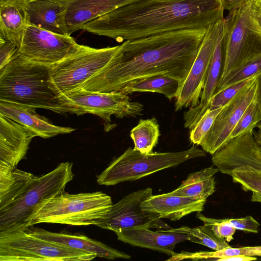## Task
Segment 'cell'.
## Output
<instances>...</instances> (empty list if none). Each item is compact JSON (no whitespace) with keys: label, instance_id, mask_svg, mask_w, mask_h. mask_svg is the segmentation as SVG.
<instances>
[{"label":"cell","instance_id":"obj_1","mask_svg":"<svg viewBox=\"0 0 261 261\" xmlns=\"http://www.w3.org/2000/svg\"><path fill=\"white\" fill-rule=\"evenodd\" d=\"M206 30H174L125 41L109 63L81 87L118 91L130 81L158 75L172 77L181 87Z\"/></svg>","mask_w":261,"mask_h":261},{"label":"cell","instance_id":"obj_2","mask_svg":"<svg viewBox=\"0 0 261 261\" xmlns=\"http://www.w3.org/2000/svg\"><path fill=\"white\" fill-rule=\"evenodd\" d=\"M220 0H135L82 29L118 42L183 29L207 28L223 18Z\"/></svg>","mask_w":261,"mask_h":261},{"label":"cell","instance_id":"obj_3","mask_svg":"<svg viewBox=\"0 0 261 261\" xmlns=\"http://www.w3.org/2000/svg\"><path fill=\"white\" fill-rule=\"evenodd\" d=\"M72 166L63 162L40 176L16 169L12 183L0 192V231L28 227L40 205L65 192L74 177Z\"/></svg>","mask_w":261,"mask_h":261},{"label":"cell","instance_id":"obj_4","mask_svg":"<svg viewBox=\"0 0 261 261\" xmlns=\"http://www.w3.org/2000/svg\"><path fill=\"white\" fill-rule=\"evenodd\" d=\"M53 65L31 60L18 53L0 70V101L60 114L71 113L69 103L53 82Z\"/></svg>","mask_w":261,"mask_h":261},{"label":"cell","instance_id":"obj_5","mask_svg":"<svg viewBox=\"0 0 261 261\" xmlns=\"http://www.w3.org/2000/svg\"><path fill=\"white\" fill-rule=\"evenodd\" d=\"M113 204L111 197L102 192L76 194L65 192L40 205L29 226L40 223L96 226Z\"/></svg>","mask_w":261,"mask_h":261},{"label":"cell","instance_id":"obj_6","mask_svg":"<svg viewBox=\"0 0 261 261\" xmlns=\"http://www.w3.org/2000/svg\"><path fill=\"white\" fill-rule=\"evenodd\" d=\"M205 156L203 149L194 145L178 152L149 153H143L129 147L110 163L98 176L97 182L100 185L113 186L136 180L188 160Z\"/></svg>","mask_w":261,"mask_h":261},{"label":"cell","instance_id":"obj_7","mask_svg":"<svg viewBox=\"0 0 261 261\" xmlns=\"http://www.w3.org/2000/svg\"><path fill=\"white\" fill-rule=\"evenodd\" d=\"M96 257L36 238L23 229L0 231V261H86Z\"/></svg>","mask_w":261,"mask_h":261},{"label":"cell","instance_id":"obj_8","mask_svg":"<svg viewBox=\"0 0 261 261\" xmlns=\"http://www.w3.org/2000/svg\"><path fill=\"white\" fill-rule=\"evenodd\" d=\"M254 1L230 12L225 18L223 64L219 82L261 51V37L254 31L251 19Z\"/></svg>","mask_w":261,"mask_h":261},{"label":"cell","instance_id":"obj_9","mask_svg":"<svg viewBox=\"0 0 261 261\" xmlns=\"http://www.w3.org/2000/svg\"><path fill=\"white\" fill-rule=\"evenodd\" d=\"M120 47L95 48L82 45L76 53L53 65L54 84L62 94L81 87L109 63Z\"/></svg>","mask_w":261,"mask_h":261},{"label":"cell","instance_id":"obj_10","mask_svg":"<svg viewBox=\"0 0 261 261\" xmlns=\"http://www.w3.org/2000/svg\"><path fill=\"white\" fill-rule=\"evenodd\" d=\"M63 95L71 108V113L95 115L106 123L111 121L113 115L121 119L136 117L143 111L142 104L132 101L128 95L120 91L101 92L79 87Z\"/></svg>","mask_w":261,"mask_h":261},{"label":"cell","instance_id":"obj_11","mask_svg":"<svg viewBox=\"0 0 261 261\" xmlns=\"http://www.w3.org/2000/svg\"><path fill=\"white\" fill-rule=\"evenodd\" d=\"M152 195V190L147 188L133 192L113 204L107 215L96 225L115 233L123 230L147 228L169 230L171 228L160 220L158 214L144 211L143 201Z\"/></svg>","mask_w":261,"mask_h":261},{"label":"cell","instance_id":"obj_12","mask_svg":"<svg viewBox=\"0 0 261 261\" xmlns=\"http://www.w3.org/2000/svg\"><path fill=\"white\" fill-rule=\"evenodd\" d=\"M81 46L70 35L58 34L29 24L18 53L31 60L55 65L76 53Z\"/></svg>","mask_w":261,"mask_h":261},{"label":"cell","instance_id":"obj_13","mask_svg":"<svg viewBox=\"0 0 261 261\" xmlns=\"http://www.w3.org/2000/svg\"><path fill=\"white\" fill-rule=\"evenodd\" d=\"M224 20L223 18L207 28L197 55L175 98V111L199 103L213 50Z\"/></svg>","mask_w":261,"mask_h":261},{"label":"cell","instance_id":"obj_14","mask_svg":"<svg viewBox=\"0 0 261 261\" xmlns=\"http://www.w3.org/2000/svg\"><path fill=\"white\" fill-rule=\"evenodd\" d=\"M35 137L21 124L0 114V192L12 183L13 172Z\"/></svg>","mask_w":261,"mask_h":261},{"label":"cell","instance_id":"obj_15","mask_svg":"<svg viewBox=\"0 0 261 261\" xmlns=\"http://www.w3.org/2000/svg\"><path fill=\"white\" fill-rule=\"evenodd\" d=\"M256 77L223 107L218 114L199 145L205 152L212 155L228 140L230 134L254 97Z\"/></svg>","mask_w":261,"mask_h":261},{"label":"cell","instance_id":"obj_16","mask_svg":"<svg viewBox=\"0 0 261 261\" xmlns=\"http://www.w3.org/2000/svg\"><path fill=\"white\" fill-rule=\"evenodd\" d=\"M33 226H30L23 230L36 238L74 249L93 253L97 257L108 259H129L131 257L129 255L123 252L110 247L100 242L92 240L86 236L71 234L66 231L53 232Z\"/></svg>","mask_w":261,"mask_h":261},{"label":"cell","instance_id":"obj_17","mask_svg":"<svg viewBox=\"0 0 261 261\" xmlns=\"http://www.w3.org/2000/svg\"><path fill=\"white\" fill-rule=\"evenodd\" d=\"M117 239L134 246L158 251L171 255L176 244L188 240L187 234L167 230L152 231L147 228H136L115 233Z\"/></svg>","mask_w":261,"mask_h":261},{"label":"cell","instance_id":"obj_18","mask_svg":"<svg viewBox=\"0 0 261 261\" xmlns=\"http://www.w3.org/2000/svg\"><path fill=\"white\" fill-rule=\"evenodd\" d=\"M35 109L0 101V114L21 124L36 137L44 139L69 134L75 129L55 125L36 112Z\"/></svg>","mask_w":261,"mask_h":261},{"label":"cell","instance_id":"obj_19","mask_svg":"<svg viewBox=\"0 0 261 261\" xmlns=\"http://www.w3.org/2000/svg\"><path fill=\"white\" fill-rule=\"evenodd\" d=\"M68 1L35 0L30 2L27 6L30 24L54 33L70 35L66 20Z\"/></svg>","mask_w":261,"mask_h":261},{"label":"cell","instance_id":"obj_20","mask_svg":"<svg viewBox=\"0 0 261 261\" xmlns=\"http://www.w3.org/2000/svg\"><path fill=\"white\" fill-rule=\"evenodd\" d=\"M206 200L171 195H152L142 202L143 210L158 214L161 218L179 220L193 212L203 211Z\"/></svg>","mask_w":261,"mask_h":261},{"label":"cell","instance_id":"obj_21","mask_svg":"<svg viewBox=\"0 0 261 261\" xmlns=\"http://www.w3.org/2000/svg\"><path fill=\"white\" fill-rule=\"evenodd\" d=\"M135 0H69L66 20L69 33L87 23Z\"/></svg>","mask_w":261,"mask_h":261},{"label":"cell","instance_id":"obj_22","mask_svg":"<svg viewBox=\"0 0 261 261\" xmlns=\"http://www.w3.org/2000/svg\"><path fill=\"white\" fill-rule=\"evenodd\" d=\"M26 0H0V37L18 48L30 24Z\"/></svg>","mask_w":261,"mask_h":261},{"label":"cell","instance_id":"obj_23","mask_svg":"<svg viewBox=\"0 0 261 261\" xmlns=\"http://www.w3.org/2000/svg\"><path fill=\"white\" fill-rule=\"evenodd\" d=\"M219 169L212 167L190 173L181 184L169 194L206 200L215 191V174Z\"/></svg>","mask_w":261,"mask_h":261},{"label":"cell","instance_id":"obj_24","mask_svg":"<svg viewBox=\"0 0 261 261\" xmlns=\"http://www.w3.org/2000/svg\"><path fill=\"white\" fill-rule=\"evenodd\" d=\"M180 87L176 80L165 75H158L130 81L118 91L127 95L135 92L159 93L171 100L176 98Z\"/></svg>","mask_w":261,"mask_h":261},{"label":"cell","instance_id":"obj_25","mask_svg":"<svg viewBox=\"0 0 261 261\" xmlns=\"http://www.w3.org/2000/svg\"><path fill=\"white\" fill-rule=\"evenodd\" d=\"M161 135L160 125L156 119H140L138 124L130 132L134 143V149L143 153L152 152Z\"/></svg>","mask_w":261,"mask_h":261},{"label":"cell","instance_id":"obj_26","mask_svg":"<svg viewBox=\"0 0 261 261\" xmlns=\"http://www.w3.org/2000/svg\"><path fill=\"white\" fill-rule=\"evenodd\" d=\"M246 255L255 256L254 247H243L232 248L228 247L222 250L214 251H198L190 252L181 251L180 253L173 252L170 258L167 259L169 261H178L184 259L198 260H218L222 258L236 255Z\"/></svg>","mask_w":261,"mask_h":261},{"label":"cell","instance_id":"obj_27","mask_svg":"<svg viewBox=\"0 0 261 261\" xmlns=\"http://www.w3.org/2000/svg\"><path fill=\"white\" fill-rule=\"evenodd\" d=\"M167 230L186 233L188 241L204 245L214 251L230 247L226 241L218 237L210 228L204 225L196 227L184 226Z\"/></svg>","mask_w":261,"mask_h":261},{"label":"cell","instance_id":"obj_28","mask_svg":"<svg viewBox=\"0 0 261 261\" xmlns=\"http://www.w3.org/2000/svg\"><path fill=\"white\" fill-rule=\"evenodd\" d=\"M261 73V51L237 68L230 71L221 80L214 93L241 81Z\"/></svg>","mask_w":261,"mask_h":261},{"label":"cell","instance_id":"obj_29","mask_svg":"<svg viewBox=\"0 0 261 261\" xmlns=\"http://www.w3.org/2000/svg\"><path fill=\"white\" fill-rule=\"evenodd\" d=\"M223 174L231 176L233 181L241 185L244 191L261 193V171L237 167L227 170Z\"/></svg>","mask_w":261,"mask_h":261},{"label":"cell","instance_id":"obj_30","mask_svg":"<svg viewBox=\"0 0 261 261\" xmlns=\"http://www.w3.org/2000/svg\"><path fill=\"white\" fill-rule=\"evenodd\" d=\"M256 76L234 84L221 91L214 93L202 109L201 112L200 118L207 110H213L223 107L226 105L231 99L255 79Z\"/></svg>","mask_w":261,"mask_h":261},{"label":"cell","instance_id":"obj_31","mask_svg":"<svg viewBox=\"0 0 261 261\" xmlns=\"http://www.w3.org/2000/svg\"><path fill=\"white\" fill-rule=\"evenodd\" d=\"M260 121L261 115L254 96L230 134L228 140L253 129Z\"/></svg>","mask_w":261,"mask_h":261},{"label":"cell","instance_id":"obj_32","mask_svg":"<svg viewBox=\"0 0 261 261\" xmlns=\"http://www.w3.org/2000/svg\"><path fill=\"white\" fill-rule=\"evenodd\" d=\"M223 108L206 110L194 127L190 130L189 139L192 144L200 145Z\"/></svg>","mask_w":261,"mask_h":261},{"label":"cell","instance_id":"obj_33","mask_svg":"<svg viewBox=\"0 0 261 261\" xmlns=\"http://www.w3.org/2000/svg\"><path fill=\"white\" fill-rule=\"evenodd\" d=\"M196 217L203 222L204 225L210 228L219 238L229 242L233 239V236L237 230L226 222L225 219H217L205 217L197 212Z\"/></svg>","mask_w":261,"mask_h":261},{"label":"cell","instance_id":"obj_34","mask_svg":"<svg viewBox=\"0 0 261 261\" xmlns=\"http://www.w3.org/2000/svg\"><path fill=\"white\" fill-rule=\"evenodd\" d=\"M226 222L236 229L246 232L257 233L260 224L253 217L247 216L244 218L225 219Z\"/></svg>","mask_w":261,"mask_h":261},{"label":"cell","instance_id":"obj_35","mask_svg":"<svg viewBox=\"0 0 261 261\" xmlns=\"http://www.w3.org/2000/svg\"><path fill=\"white\" fill-rule=\"evenodd\" d=\"M18 53V48L13 43L0 37V70L4 68Z\"/></svg>","mask_w":261,"mask_h":261},{"label":"cell","instance_id":"obj_36","mask_svg":"<svg viewBox=\"0 0 261 261\" xmlns=\"http://www.w3.org/2000/svg\"><path fill=\"white\" fill-rule=\"evenodd\" d=\"M251 19L256 33L261 37V1L254 0L252 9Z\"/></svg>","mask_w":261,"mask_h":261},{"label":"cell","instance_id":"obj_37","mask_svg":"<svg viewBox=\"0 0 261 261\" xmlns=\"http://www.w3.org/2000/svg\"><path fill=\"white\" fill-rule=\"evenodd\" d=\"M224 10L229 12L240 7L250 0H220Z\"/></svg>","mask_w":261,"mask_h":261},{"label":"cell","instance_id":"obj_38","mask_svg":"<svg viewBox=\"0 0 261 261\" xmlns=\"http://www.w3.org/2000/svg\"><path fill=\"white\" fill-rule=\"evenodd\" d=\"M256 259L257 257L255 256L240 254L223 257L219 259L218 261H251Z\"/></svg>","mask_w":261,"mask_h":261},{"label":"cell","instance_id":"obj_39","mask_svg":"<svg viewBox=\"0 0 261 261\" xmlns=\"http://www.w3.org/2000/svg\"><path fill=\"white\" fill-rule=\"evenodd\" d=\"M256 88L255 94V98L257 103L261 115V73L256 76Z\"/></svg>","mask_w":261,"mask_h":261},{"label":"cell","instance_id":"obj_40","mask_svg":"<svg viewBox=\"0 0 261 261\" xmlns=\"http://www.w3.org/2000/svg\"><path fill=\"white\" fill-rule=\"evenodd\" d=\"M257 130L253 129L252 134L254 140L261 152V122H259L257 126Z\"/></svg>","mask_w":261,"mask_h":261},{"label":"cell","instance_id":"obj_41","mask_svg":"<svg viewBox=\"0 0 261 261\" xmlns=\"http://www.w3.org/2000/svg\"><path fill=\"white\" fill-rule=\"evenodd\" d=\"M251 201L261 202V193L253 192L251 197Z\"/></svg>","mask_w":261,"mask_h":261},{"label":"cell","instance_id":"obj_42","mask_svg":"<svg viewBox=\"0 0 261 261\" xmlns=\"http://www.w3.org/2000/svg\"><path fill=\"white\" fill-rule=\"evenodd\" d=\"M257 252V256H261V246H254Z\"/></svg>","mask_w":261,"mask_h":261},{"label":"cell","instance_id":"obj_43","mask_svg":"<svg viewBox=\"0 0 261 261\" xmlns=\"http://www.w3.org/2000/svg\"><path fill=\"white\" fill-rule=\"evenodd\" d=\"M26 1L29 3L30 2L35 1V0H26Z\"/></svg>","mask_w":261,"mask_h":261},{"label":"cell","instance_id":"obj_44","mask_svg":"<svg viewBox=\"0 0 261 261\" xmlns=\"http://www.w3.org/2000/svg\"><path fill=\"white\" fill-rule=\"evenodd\" d=\"M261 1V0H260Z\"/></svg>","mask_w":261,"mask_h":261}]
</instances>
